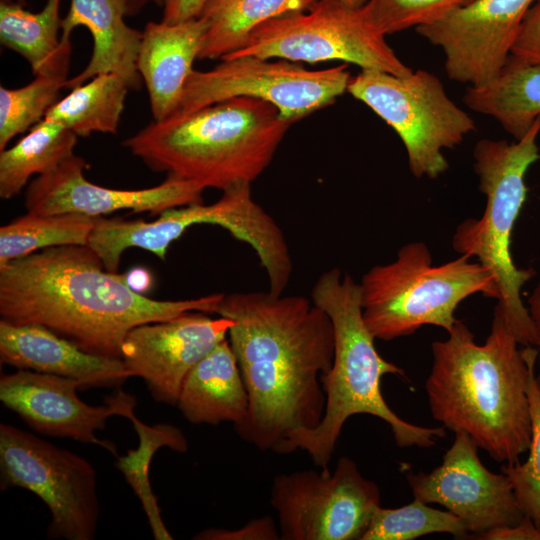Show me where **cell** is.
<instances>
[{
    "label": "cell",
    "instance_id": "obj_17",
    "mask_svg": "<svg viewBox=\"0 0 540 540\" xmlns=\"http://www.w3.org/2000/svg\"><path fill=\"white\" fill-rule=\"evenodd\" d=\"M234 321L189 311L165 321L138 325L126 335L121 359L144 380L156 402L176 406L189 371L226 339Z\"/></svg>",
    "mask_w": 540,
    "mask_h": 540
},
{
    "label": "cell",
    "instance_id": "obj_26",
    "mask_svg": "<svg viewBox=\"0 0 540 540\" xmlns=\"http://www.w3.org/2000/svg\"><path fill=\"white\" fill-rule=\"evenodd\" d=\"M70 38L60 36L55 55L20 88L0 87V151L9 141L41 121L65 88L71 57Z\"/></svg>",
    "mask_w": 540,
    "mask_h": 540
},
{
    "label": "cell",
    "instance_id": "obj_28",
    "mask_svg": "<svg viewBox=\"0 0 540 540\" xmlns=\"http://www.w3.org/2000/svg\"><path fill=\"white\" fill-rule=\"evenodd\" d=\"M128 418L139 437V446L129 450L125 456H117L115 466L122 472L126 481L141 501L155 539H173L167 530L158 507L157 499L149 481V468L153 455L161 447H168L176 452H186L188 441L182 431L171 424L147 425L130 409Z\"/></svg>",
    "mask_w": 540,
    "mask_h": 540
},
{
    "label": "cell",
    "instance_id": "obj_36",
    "mask_svg": "<svg viewBox=\"0 0 540 540\" xmlns=\"http://www.w3.org/2000/svg\"><path fill=\"white\" fill-rule=\"evenodd\" d=\"M477 539L484 540H540V530L532 519L525 515L523 520L512 526H502L476 535Z\"/></svg>",
    "mask_w": 540,
    "mask_h": 540
},
{
    "label": "cell",
    "instance_id": "obj_18",
    "mask_svg": "<svg viewBox=\"0 0 540 540\" xmlns=\"http://www.w3.org/2000/svg\"><path fill=\"white\" fill-rule=\"evenodd\" d=\"M89 164L73 154L55 169L30 182L25 194L27 212L44 215L77 213L91 217L119 210L161 214L171 208L202 202V186L167 177L145 189L124 190L96 185L86 179Z\"/></svg>",
    "mask_w": 540,
    "mask_h": 540
},
{
    "label": "cell",
    "instance_id": "obj_15",
    "mask_svg": "<svg viewBox=\"0 0 540 540\" xmlns=\"http://www.w3.org/2000/svg\"><path fill=\"white\" fill-rule=\"evenodd\" d=\"M536 0H475L416 28L441 49L447 76L475 87L492 80L511 56L522 21Z\"/></svg>",
    "mask_w": 540,
    "mask_h": 540
},
{
    "label": "cell",
    "instance_id": "obj_16",
    "mask_svg": "<svg viewBox=\"0 0 540 540\" xmlns=\"http://www.w3.org/2000/svg\"><path fill=\"white\" fill-rule=\"evenodd\" d=\"M81 381L32 370L17 369L0 377V400L31 429L50 437L72 438L95 444L117 457L116 446L101 440L102 430L112 416L125 417L136 406V398L122 390L105 398L104 404L91 406L83 402L77 390Z\"/></svg>",
    "mask_w": 540,
    "mask_h": 540
},
{
    "label": "cell",
    "instance_id": "obj_14",
    "mask_svg": "<svg viewBox=\"0 0 540 540\" xmlns=\"http://www.w3.org/2000/svg\"><path fill=\"white\" fill-rule=\"evenodd\" d=\"M478 448L468 434L455 432L440 466L429 473L406 474L415 499L444 506L472 536L517 525L525 517L508 477L488 470Z\"/></svg>",
    "mask_w": 540,
    "mask_h": 540
},
{
    "label": "cell",
    "instance_id": "obj_9",
    "mask_svg": "<svg viewBox=\"0 0 540 540\" xmlns=\"http://www.w3.org/2000/svg\"><path fill=\"white\" fill-rule=\"evenodd\" d=\"M385 37L368 21L361 7L353 8L340 0H317L305 11L260 24L239 50L223 58L256 56L308 63L339 60L361 69L410 74L413 70L396 55Z\"/></svg>",
    "mask_w": 540,
    "mask_h": 540
},
{
    "label": "cell",
    "instance_id": "obj_25",
    "mask_svg": "<svg viewBox=\"0 0 540 540\" xmlns=\"http://www.w3.org/2000/svg\"><path fill=\"white\" fill-rule=\"evenodd\" d=\"M129 89L127 83L115 74L96 75L56 101L44 118L77 136L116 134Z\"/></svg>",
    "mask_w": 540,
    "mask_h": 540
},
{
    "label": "cell",
    "instance_id": "obj_37",
    "mask_svg": "<svg viewBox=\"0 0 540 540\" xmlns=\"http://www.w3.org/2000/svg\"><path fill=\"white\" fill-rule=\"evenodd\" d=\"M208 0H169L164 5L162 22L176 24L198 18Z\"/></svg>",
    "mask_w": 540,
    "mask_h": 540
},
{
    "label": "cell",
    "instance_id": "obj_11",
    "mask_svg": "<svg viewBox=\"0 0 540 540\" xmlns=\"http://www.w3.org/2000/svg\"><path fill=\"white\" fill-rule=\"evenodd\" d=\"M207 71L192 70L170 115L185 114L234 97H253L274 105L294 123L332 104L347 91V64L310 70L279 58H223ZM169 116V117H170Z\"/></svg>",
    "mask_w": 540,
    "mask_h": 540
},
{
    "label": "cell",
    "instance_id": "obj_3",
    "mask_svg": "<svg viewBox=\"0 0 540 540\" xmlns=\"http://www.w3.org/2000/svg\"><path fill=\"white\" fill-rule=\"evenodd\" d=\"M519 345L499 304L483 344L457 319L447 339L432 343L425 382L433 418L454 433L468 434L502 464L518 461L531 438L526 390L538 350Z\"/></svg>",
    "mask_w": 540,
    "mask_h": 540
},
{
    "label": "cell",
    "instance_id": "obj_13",
    "mask_svg": "<svg viewBox=\"0 0 540 540\" xmlns=\"http://www.w3.org/2000/svg\"><path fill=\"white\" fill-rule=\"evenodd\" d=\"M196 224L218 225L247 243L266 271L269 292L281 295L293 270L285 236L275 220L253 199L251 184L241 183L223 191L214 203H194L171 208L138 227L141 246L165 260L172 242Z\"/></svg>",
    "mask_w": 540,
    "mask_h": 540
},
{
    "label": "cell",
    "instance_id": "obj_21",
    "mask_svg": "<svg viewBox=\"0 0 540 540\" xmlns=\"http://www.w3.org/2000/svg\"><path fill=\"white\" fill-rule=\"evenodd\" d=\"M125 15L127 0H71L69 11L61 20V37L70 38L74 28L84 26L93 38V49L87 66L68 79L65 88L73 89L96 75L112 73L130 89H139L142 78L137 56L142 31L128 26Z\"/></svg>",
    "mask_w": 540,
    "mask_h": 540
},
{
    "label": "cell",
    "instance_id": "obj_4",
    "mask_svg": "<svg viewBox=\"0 0 540 540\" xmlns=\"http://www.w3.org/2000/svg\"><path fill=\"white\" fill-rule=\"evenodd\" d=\"M291 124L267 101L234 97L154 120L123 145L153 171L224 191L258 178Z\"/></svg>",
    "mask_w": 540,
    "mask_h": 540
},
{
    "label": "cell",
    "instance_id": "obj_39",
    "mask_svg": "<svg viewBox=\"0 0 540 540\" xmlns=\"http://www.w3.org/2000/svg\"><path fill=\"white\" fill-rule=\"evenodd\" d=\"M123 278L132 290L140 294L147 292L152 283L150 272L141 267L129 270L127 273L123 274Z\"/></svg>",
    "mask_w": 540,
    "mask_h": 540
},
{
    "label": "cell",
    "instance_id": "obj_38",
    "mask_svg": "<svg viewBox=\"0 0 540 540\" xmlns=\"http://www.w3.org/2000/svg\"><path fill=\"white\" fill-rule=\"evenodd\" d=\"M528 312L533 323L535 336H536V347L538 350V361H539V373L536 376L537 382L540 386V275L537 286L533 290L529 300Z\"/></svg>",
    "mask_w": 540,
    "mask_h": 540
},
{
    "label": "cell",
    "instance_id": "obj_32",
    "mask_svg": "<svg viewBox=\"0 0 540 540\" xmlns=\"http://www.w3.org/2000/svg\"><path fill=\"white\" fill-rule=\"evenodd\" d=\"M526 392L531 421L529 455L524 463L503 464L501 472L508 477L525 515L540 530V386L535 367L530 370Z\"/></svg>",
    "mask_w": 540,
    "mask_h": 540
},
{
    "label": "cell",
    "instance_id": "obj_12",
    "mask_svg": "<svg viewBox=\"0 0 540 540\" xmlns=\"http://www.w3.org/2000/svg\"><path fill=\"white\" fill-rule=\"evenodd\" d=\"M270 502L278 516L280 539L362 540L381 506L375 482L364 478L350 458L329 468L275 477Z\"/></svg>",
    "mask_w": 540,
    "mask_h": 540
},
{
    "label": "cell",
    "instance_id": "obj_30",
    "mask_svg": "<svg viewBox=\"0 0 540 540\" xmlns=\"http://www.w3.org/2000/svg\"><path fill=\"white\" fill-rule=\"evenodd\" d=\"M61 0H47L37 13L16 3L1 2V44L26 59L36 74L57 52L60 46L59 16Z\"/></svg>",
    "mask_w": 540,
    "mask_h": 540
},
{
    "label": "cell",
    "instance_id": "obj_42",
    "mask_svg": "<svg viewBox=\"0 0 540 540\" xmlns=\"http://www.w3.org/2000/svg\"><path fill=\"white\" fill-rule=\"evenodd\" d=\"M169 0H161V2L165 5Z\"/></svg>",
    "mask_w": 540,
    "mask_h": 540
},
{
    "label": "cell",
    "instance_id": "obj_1",
    "mask_svg": "<svg viewBox=\"0 0 540 540\" xmlns=\"http://www.w3.org/2000/svg\"><path fill=\"white\" fill-rule=\"evenodd\" d=\"M216 314L234 321L228 341L249 397L236 433L260 450L291 453V438L324 415L321 377L335 348L329 316L303 296L269 291L224 294Z\"/></svg>",
    "mask_w": 540,
    "mask_h": 540
},
{
    "label": "cell",
    "instance_id": "obj_22",
    "mask_svg": "<svg viewBox=\"0 0 540 540\" xmlns=\"http://www.w3.org/2000/svg\"><path fill=\"white\" fill-rule=\"evenodd\" d=\"M176 406L193 424H240L249 408L248 392L227 339L218 343L185 377Z\"/></svg>",
    "mask_w": 540,
    "mask_h": 540
},
{
    "label": "cell",
    "instance_id": "obj_7",
    "mask_svg": "<svg viewBox=\"0 0 540 540\" xmlns=\"http://www.w3.org/2000/svg\"><path fill=\"white\" fill-rule=\"evenodd\" d=\"M364 322L375 339L409 336L424 325L451 330L467 297L499 299L496 279L471 257L434 265L423 242L400 248L394 261L369 269L360 283Z\"/></svg>",
    "mask_w": 540,
    "mask_h": 540
},
{
    "label": "cell",
    "instance_id": "obj_20",
    "mask_svg": "<svg viewBox=\"0 0 540 540\" xmlns=\"http://www.w3.org/2000/svg\"><path fill=\"white\" fill-rule=\"evenodd\" d=\"M207 28V21L199 16L176 24L149 22L142 31L137 69L155 121L168 118L176 109Z\"/></svg>",
    "mask_w": 540,
    "mask_h": 540
},
{
    "label": "cell",
    "instance_id": "obj_31",
    "mask_svg": "<svg viewBox=\"0 0 540 540\" xmlns=\"http://www.w3.org/2000/svg\"><path fill=\"white\" fill-rule=\"evenodd\" d=\"M435 532L455 537L468 535L462 522L449 511H441L415 499L395 509L376 510L362 540H412Z\"/></svg>",
    "mask_w": 540,
    "mask_h": 540
},
{
    "label": "cell",
    "instance_id": "obj_10",
    "mask_svg": "<svg viewBox=\"0 0 540 540\" xmlns=\"http://www.w3.org/2000/svg\"><path fill=\"white\" fill-rule=\"evenodd\" d=\"M23 488L49 508V539L93 540L100 504L85 458L15 426L0 424V488Z\"/></svg>",
    "mask_w": 540,
    "mask_h": 540
},
{
    "label": "cell",
    "instance_id": "obj_24",
    "mask_svg": "<svg viewBox=\"0 0 540 540\" xmlns=\"http://www.w3.org/2000/svg\"><path fill=\"white\" fill-rule=\"evenodd\" d=\"M315 1L208 0L200 15L208 28L198 59H221L239 50L260 24L287 13L305 11Z\"/></svg>",
    "mask_w": 540,
    "mask_h": 540
},
{
    "label": "cell",
    "instance_id": "obj_29",
    "mask_svg": "<svg viewBox=\"0 0 540 540\" xmlns=\"http://www.w3.org/2000/svg\"><path fill=\"white\" fill-rule=\"evenodd\" d=\"M97 217L27 212L0 228V265L62 245H88Z\"/></svg>",
    "mask_w": 540,
    "mask_h": 540
},
{
    "label": "cell",
    "instance_id": "obj_33",
    "mask_svg": "<svg viewBox=\"0 0 540 540\" xmlns=\"http://www.w3.org/2000/svg\"><path fill=\"white\" fill-rule=\"evenodd\" d=\"M475 0H368L361 8L383 35L434 23Z\"/></svg>",
    "mask_w": 540,
    "mask_h": 540
},
{
    "label": "cell",
    "instance_id": "obj_43",
    "mask_svg": "<svg viewBox=\"0 0 540 540\" xmlns=\"http://www.w3.org/2000/svg\"><path fill=\"white\" fill-rule=\"evenodd\" d=\"M536 1L540 2V0H536Z\"/></svg>",
    "mask_w": 540,
    "mask_h": 540
},
{
    "label": "cell",
    "instance_id": "obj_41",
    "mask_svg": "<svg viewBox=\"0 0 540 540\" xmlns=\"http://www.w3.org/2000/svg\"><path fill=\"white\" fill-rule=\"evenodd\" d=\"M344 4L353 7V8H360L362 7L368 0H340Z\"/></svg>",
    "mask_w": 540,
    "mask_h": 540
},
{
    "label": "cell",
    "instance_id": "obj_27",
    "mask_svg": "<svg viewBox=\"0 0 540 540\" xmlns=\"http://www.w3.org/2000/svg\"><path fill=\"white\" fill-rule=\"evenodd\" d=\"M78 136L43 118L15 145L0 153V197L16 196L33 175L55 169L74 154Z\"/></svg>",
    "mask_w": 540,
    "mask_h": 540
},
{
    "label": "cell",
    "instance_id": "obj_5",
    "mask_svg": "<svg viewBox=\"0 0 540 540\" xmlns=\"http://www.w3.org/2000/svg\"><path fill=\"white\" fill-rule=\"evenodd\" d=\"M312 301L331 320L334 357L330 370L321 377L326 395L323 418L315 428L291 438V452L304 450L316 466L327 469L346 420L356 414L385 421L400 448H431L438 438H443V426L430 428L406 422L385 402L380 387L382 377H405V372L378 353L375 338L363 319L360 283L340 269L331 268L317 278Z\"/></svg>",
    "mask_w": 540,
    "mask_h": 540
},
{
    "label": "cell",
    "instance_id": "obj_19",
    "mask_svg": "<svg viewBox=\"0 0 540 540\" xmlns=\"http://www.w3.org/2000/svg\"><path fill=\"white\" fill-rule=\"evenodd\" d=\"M0 361L16 369L79 380L83 389L118 387L134 376L122 359L85 352L38 324L4 320H0Z\"/></svg>",
    "mask_w": 540,
    "mask_h": 540
},
{
    "label": "cell",
    "instance_id": "obj_40",
    "mask_svg": "<svg viewBox=\"0 0 540 540\" xmlns=\"http://www.w3.org/2000/svg\"><path fill=\"white\" fill-rule=\"evenodd\" d=\"M151 1L161 2V0H127V15L138 13L147 3Z\"/></svg>",
    "mask_w": 540,
    "mask_h": 540
},
{
    "label": "cell",
    "instance_id": "obj_6",
    "mask_svg": "<svg viewBox=\"0 0 540 540\" xmlns=\"http://www.w3.org/2000/svg\"><path fill=\"white\" fill-rule=\"evenodd\" d=\"M540 116L520 139H481L473 151L478 188L486 205L479 219L461 222L453 235V249L460 255L475 257L496 279L497 300L518 342L536 346V336L522 287L536 274L532 268H518L512 258L511 241L515 222L527 198L525 176L539 158L537 138Z\"/></svg>",
    "mask_w": 540,
    "mask_h": 540
},
{
    "label": "cell",
    "instance_id": "obj_23",
    "mask_svg": "<svg viewBox=\"0 0 540 540\" xmlns=\"http://www.w3.org/2000/svg\"><path fill=\"white\" fill-rule=\"evenodd\" d=\"M463 101L472 111L496 120L518 140L540 116V66L511 55L492 80L468 86Z\"/></svg>",
    "mask_w": 540,
    "mask_h": 540
},
{
    "label": "cell",
    "instance_id": "obj_35",
    "mask_svg": "<svg viewBox=\"0 0 540 540\" xmlns=\"http://www.w3.org/2000/svg\"><path fill=\"white\" fill-rule=\"evenodd\" d=\"M511 55L540 66V2L536 1L527 11Z\"/></svg>",
    "mask_w": 540,
    "mask_h": 540
},
{
    "label": "cell",
    "instance_id": "obj_2",
    "mask_svg": "<svg viewBox=\"0 0 540 540\" xmlns=\"http://www.w3.org/2000/svg\"><path fill=\"white\" fill-rule=\"evenodd\" d=\"M224 294L155 300L107 271L88 245L42 249L0 265V316L38 324L85 352L121 359L131 329L189 311L216 313Z\"/></svg>",
    "mask_w": 540,
    "mask_h": 540
},
{
    "label": "cell",
    "instance_id": "obj_8",
    "mask_svg": "<svg viewBox=\"0 0 540 540\" xmlns=\"http://www.w3.org/2000/svg\"><path fill=\"white\" fill-rule=\"evenodd\" d=\"M347 91L396 132L416 178L445 173L449 163L443 150L475 130L474 119L448 96L441 80L423 69L404 76L361 69Z\"/></svg>",
    "mask_w": 540,
    "mask_h": 540
},
{
    "label": "cell",
    "instance_id": "obj_34",
    "mask_svg": "<svg viewBox=\"0 0 540 540\" xmlns=\"http://www.w3.org/2000/svg\"><path fill=\"white\" fill-rule=\"evenodd\" d=\"M197 540H277L280 532L271 516L252 519L238 529L209 528L196 534Z\"/></svg>",
    "mask_w": 540,
    "mask_h": 540
}]
</instances>
